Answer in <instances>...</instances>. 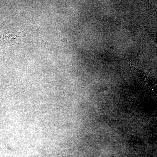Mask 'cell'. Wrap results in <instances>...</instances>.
<instances>
[{
  "mask_svg": "<svg viewBox=\"0 0 157 157\" xmlns=\"http://www.w3.org/2000/svg\"><path fill=\"white\" fill-rule=\"evenodd\" d=\"M149 34H150V35H154L155 36H156V35H155V34H150V33H148V35H149Z\"/></svg>",
  "mask_w": 157,
  "mask_h": 157,
  "instance_id": "1",
  "label": "cell"
}]
</instances>
